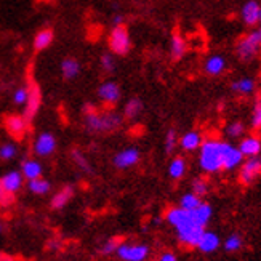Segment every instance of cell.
Segmentation results:
<instances>
[{"mask_svg": "<svg viewBox=\"0 0 261 261\" xmlns=\"http://www.w3.org/2000/svg\"><path fill=\"white\" fill-rule=\"evenodd\" d=\"M259 11L261 7L255 0H250L242 7V19L247 26H255L256 22H259Z\"/></svg>", "mask_w": 261, "mask_h": 261, "instance_id": "cell-22", "label": "cell"}, {"mask_svg": "<svg viewBox=\"0 0 261 261\" xmlns=\"http://www.w3.org/2000/svg\"><path fill=\"white\" fill-rule=\"evenodd\" d=\"M191 188H192V192H194L196 196L199 197H203V196H207L208 194V189H210V185H208V181L205 178H194L191 181Z\"/></svg>", "mask_w": 261, "mask_h": 261, "instance_id": "cell-33", "label": "cell"}, {"mask_svg": "<svg viewBox=\"0 0 261 261\" xmlns=\"http://www.w3.org/2000/svg\"><path fill=\"white\" fill-rule=\"evenodd\" d=\"M84 125L90 133H112L122 127L123 116L116 111H98L92 103H87L82 108Z\"/></svg>", "mask_w": 261, "mask_h": 261, "instance_id": "cell-1", "label": "cell"}, {"mask_svg": "<svg viewBox=\"0 0 261 261\" xmlns=\"http://www.w3.org/2000/svg\"><path fill=\"white\" fill-rule=\"evenodd\" d=\"M261 176V164L256 157L247 159L239 168V181L244 186H250Z\"/></svg>", "mask_w": 261, "mask_h": 261, "instance_id": "cell-8", "label": "cell"}, {"mask_svg": "<svg viewBox=\"0 0 261 261\" xmlns=\"http://www.w3.org/2000/svg\"><path fill=\"white\" fill-rule=\"evenodd\" d=\"M120 87L114 81H106L98 87V98L103 101L105 105L114 106L120 101Z\"/></svg>", "mask_w": 261, "mask_h": 261, "instance_id": "cell-13", "label": "cell"}, {"mask_svg": "<svg viewBox=\"0 0 261 261\" xmlns=\"http://www.w3.org/2000/svg\"><path fill=\"white\" fill-rule=\"evenodd\" d=\"M231 90L239 95H252L255 92V82H253V79L244 77V79H239V81L232 82Z\"/></svg>", "mask_w": 261, "mask_h": 261, "instance_id": "cell-30", "label": "cell"}, {"mask_svg": "<svg viewBox=\"0 0 261 261\" xmlns=\"http://www.w3.org/2000/svg\"><path fill=\"white\" fill-rule=\"evenodd\" d=\"M24 176L19 172V170H11V172L5 173L2 178H0V186H2L5 191H8L10 194H18V192L24 186Z\"/></svg>", "mask_w": 261, "mask_h": 261, "instance_id": "cell-14", "label": "cell"}, {"mask_svg": "<svg viewBox=\"0 0 261 261\" xmlns=\"http://www.w3.org/2000/svg\"><path fill=\"white\" fill-rule=\"evenodd\" d=\"M108 45L112 55H117V56L128 55V51L132 50V39H130V34L125 24L112 28V31L109 32Z\"/></svg>", "mask_w": 261, "mask_h": 261, "instance_id": "cell-3", "label": "cell"}, {"mask_svg": "<svg viewBox=\"0 0 261 261\" xmlns=\"http://www.w3.org/2000/svg\"><path fill=\"white\" fill-rule=\"evenodd\" d=\"M141 154L138 151V147H125V149L119 151L114 157H112V164H114L116 168L119 170H128L132 167H135L140 162Z\"/></svg>", "mask_w": 261, "mask_h": 261, "instance_id": "cell-10", "label": "cell"}, {"mask_svg": "<svg viewBox=\"0 0 261 261\" xmlns=\"http://www.w3.org/2000/svg\"><path fill=\"white\" fill-rule=\"evenodd\" d=\"M202 203V200H200V197L199 196H196L194 192H186V194H183L181 196V200H179V207L181 208H185V210H188V212H192V210H196L199 205Z\"/></svg>", "mask_w": 261, "mask_h": 261, "instance_id": "cell-32", "label": "cell"}, {"mask_svg": "<svg viewBox=\"0 0 261 261\" xmlns=\"http://www.w3.org/2000/svg\"><path fill=\"white\" fill-rule=\"evenodd\" d=\"M252 128L259 132L261 130V96L255 98L253 103V111H252Z\"/></svg>", "mask_w": 261, "mask_h": 261, "instance_id": "cell-36", "label": "cell"}, {"mask_svg": "<svg viewBox=\"0 0 261 261\" xmlns=\"http://www.w3.org/2000/svg\"><path fill=\"white\" fill-rule=\"evenodd\" d=\"M188 51V43L186 40L179 36V34H173L172 40H170V55H172V60L178 61L181 60Z\"/></svg>", "mask_w": 261, "mask_h": 261, "instance_id": "cell-26", "label": "cell"}, {"mask_svg": "<svg viewBox=\"0 0 261 261\" xmlns=\"http://www.w3.org/2000/svg\"><path fill=\"white\" fill-rule=\"evenodd\" d=\"M28 125L29 122L26 120L24 116H18V114H8L4 119V127L7 130V133L11 136L13 140L19 141L24 138V135L28 132Z\"/></svg>", "mask_w": 261, "mask_h": 261, "instance_id": "cell-7", "label": "cell"}, {"mask_svg": "<svg viewBox=\"0 0 261 261\" xmlns=\"http://www.w3.org/2000/svg\"><path fill=\"white\" fill-rule=\"evenodd\" d=\"M61 242H58V241H50L48 242V248H51L53 252H58V250H61Z\"/></svg>", "mask_w": 261, "mask_h": 261, "instance_id": "cell-46", "label": "cell"}, {"mask_svg": "<svg viewBox=\"0 0 261 261\" xmlns=\"http://www.w3.org/2000/svg\"><path fill=\"white\" fill-rule=\"evenodd\" d=\"M56 136L51 132H42L36 136V140L32 143V151L37 157L45 159V157H50L55 154L56 151Z\"/></svg>", "mask_w": 261, "mask_h": 261, "instance_id": "cell-5", "label": "cell"}, {"mask_svg": "<svg viewBox=\"0 0 261 261\" xmlns=\"http://www.w3.org/2000/svg\"><path fill=\"white\" fill-rule=\"evenodd\" d=\"M0 261H19V259L16 256H13V255H8L5 252H0Z\"/></svg>", "mask_w": 261, "mask_h": 261, "instance_id": "cell-45", "label": "cell"}, {"mask_svg": "<svg viewBox=\"0 0 261 261\" xmlns=\"http://www.w3.org/2000/svg\"><path fill=\"white\" fill-rule=\"evenodd\" d=\"M203 232H205V228H200L196 223L192 224H188L185 228L181 229H176V236H178V241L183 244V245H188V247H196L199 245L200 239Z\"/></svg>", "mask_w": 261, "mask_h": 261, "instance_id": "cell-11", "label": "cell"}, {"mask_svg": "<svg viewBox=\"0 0 261 261\" xmlns=\"http://www.w3.org/2000/svg\"><path fill=\"white\" fill-rule=\"evenodd\" d=\"M16 154H18V147L15 143H5L0 146V159H2V161L8 162L11 159H15Z\"/></svg>", "mask_w": 261, "mask_h": 261, "instance_id": "cell-37", "label": "cell"}, {"mask_svg": "<svg viewBox=\"0 0 261 261\" xmlns=\"http://www.w3.org/2000/svg\"><path fill=\"white\" fill-rule=\"evenodd\" d=\"M245 133V125L242 122H231L228 127H226V135L229 136V138H241V136Z\"/></svg>", "mask_w": 261, "mask_h": 261, "instance_id": "cell-40", "label": "cell"}, {"mask_svg": "<svg viewBox=\"0 0 261 261\" xmlns=\"http://www.w3.org/2000/svg\"><path fill=\"white\" fill-rule=\"evenodd\" d=\"M259 22H261V11H259Z\"/></svg>", "mask_w": 261, "mask_h": 261, "instance_id": "cell-49", "label": "cell"}, {"mask_svg": "<svg viewBox=\"0 0 261 261\" xmlns=\"http://www.w3.org/2000/svg\"><path fill=\"white\" fill-rule=\"evenodd\" d=\"M165 220L170 226H173L175 229H181L188 224H192V213L181 208V207H170L165 213Z\"/></svg>", "mask_w": 261, "mask_h": 261, "instance_id": "cell-12", "label": "cell"}, {"mask_svg": "<svg viewBox=\"0 0 261 261\" xmlns=\"http://www.w3.org/2000/svg\"><path fill=\"white\" fill-rule=\"evenodd\" d=\"M149 247L146 244H132V242H122L116 255L122 261H144L149 256Z\"/></svg>", "mask_w": 261, "mask_h": 261, "instance_id": "cell-6", "label": "cell"}, {"mask_svg": "<svg viewBox=\"0 0 261 261\" xmlns=\"http://www.w3.org/2000/svg\"><path fill=\"white\" fill-rule=\"evenodd\" d=\"M143 112V101L140 98H130L125 106H123V119L127 120H135L138 119L140 114Z\"/></svg>", "mask_w": 261, "mask_h": 261, "instance_id": "cell-27", "label": "cell"}, {"mask_svg": "<svg viewBox=\"0 0 261 261\" xmlns=\"http://www.w3.org/2000/svg\"><path fill=\"white\" fill-rule=\"evenodd\" d=\"M28 85H29V98H28V103L24 105L26 109H24V114L22 116L26 117L28 122H31L37 116V112L42 106V90H40L39 84L34 81H31Z\"/></svg>", "mask_w": 261, "mask_h": 261, "instance_id": "cell-9", "label": "cell"}, {"mask_svg": "<svg viewBox=\"0 0 261 261\" xmlns=\"http://www.w3.org/2000/svg\"><path fill=\"white\" fill-rule=\"evenodd\" d=\"M178 136H176V132H175V128H170L168 132H167V135H165V143H164V146H165V152L167 154H172L173 152V149L176 147V144H178Z\"/></svg>", "mask_w": 261, "mask_h": 261, "instance_id": "cell-41", "label": "cell"}, {"mask_svg": "<svg viewBox=\"0 0 261 261\" xmlns=\"http://www.w3.org/2000/svg\"><path fill=\"white\" fill-rule=\"evenodd\" d=\"M239 151L247 159L258 157L261 154V140L253 135L245 136V138H242V141L239 143Z\"/></svg>", "mask_w": 261, "mask_h": 261, "instance_id": "cell-15", "label": "cell"}, {"mask_svg": "<svg viewBox=\"0 0 261 261\" xmlns=\"http://www.w3.org/2000/svg\"><path fill=\"white\" fill-rule=\"evenodd\" d=\"M244 245V241H242V236L241 234H237V232H232L228 236V239L224 241V248H226V252H237V250H241Z\"/></svg>", "mask_w": 261, "mask_h": 261, "instance_id": "cell-35", "label": "cell"}, {"mask_svg": "<svg viewBox=\"0 0 261 261\" xmlns=\"http://www.w3.org/2000/svg\"><path fill=\"white\" fill-rule=\"evenodd\" d=\"M81 69H82V66L79 63V60L71 58V56L61 61V75L64 81H74V79L81 74Z\"/></svg>", "mask_w": 261, "mask_h": 261, "instance_id": "cell-23", "label": "cell"}, {"mask_svg": "<svg viewBox=\"0 0 261 261\" xmlns=\"http://www.w3.org/2000/svg\"><path fill=\"white\" fill-rule=\"evenodd\" d=\"M186 168L188 165L183 157H173V161L168 165V175L173 179H181L186 173Z\"/></svg>", "mask_w": 261, "mask_h": 261, "instance_id": "cell-29", "label": "cell"}, {"mask_svg": "<svg viewBox=\"0 0 261 261\" xmlns=\"http://www.w3.org/2000/svg\"><path fill=\"white\" fill-rule=\"evenodd\" d=\"M74 197V188L72 186H64L61 188L56 194L51 197V202H50V207L53 210H61L64 208L67 203H69Z\"/></svg>", "mask_w": 261, "mask_h": 261, "instance_id": "cell-19", "label": "cell"}, {"mask_svg": "<svg viewBox=\"0 0 261 261\" xmlns=\"http://www.w3.org/2000/svg\"><path fill=\"white\" fill-rule=\"evenodd\" d=\"M0 232H2V224H0Z\"/></svg>", "mask_w": 261, "mask_h": 261, "instance_id": "cell-50", "label": "cell"}, {"mask_svg": "<svg viewBox=\"0 0 261 261\" xmlns=\"http://www.w3.org/2000/svg\"><path fill=\"white\" fill-rule=\"evenodd\" d=\"M258 161H259V164H261V155H259V157H258Z\"/></svg>", "mask_w": 261, "mask_h": 261, "instance_id": "cell-48", "label": "cell"}, {"mask_svg": "<svg viewBox=\"0 0 261 261\" xmlns=\"http://www.w3.org/2000/svg\"><path fill=\"white\" fill-rule=\"evenodd\" d=\"M53 40H55V31L51 28H43V29H40L36 34V37H34V42H32L34 51L40 53L43 50H47L50 45L53 43Z\"/></svg>", "mask_w": 261, "mask_h": 261, "instance_id": "cell-16", "label": "cell"}, {"mask_svg": "<svg viewBox=\"0 0 261 261\" xmlns=\"http://www.w3.org/2000/svg\"><path fill=\"white\" fill-rule=\"evenodd\" d=\"M28 189L29 192H32L34 196H47L50 189H51V185L48 179H45L43 176L37 178V179H31L28 181Z\"/></svg>", "mask_w": 261, "mask_h": 261, "instance_id": "cell-28", "label": "cell"}, {"mask_svg": "<svg viewBox=\"0 0 261 261\" xmlns=\"http://www.w3.org/2000/svg\"><path fill=\"white\" fill-rule=\"evenodd\" d=\"M203 140H202V135L200 132H196V130H191V132H186L183 136L179 138L178 144L183 151H188V152H192L199 149V147L202 146Z\"/></svg>", "mask_w": 261, "mask_h": 261, "instance_id": "cell-18", "label": "cell"}, {"mask_svg": "<svg viewBox=\"0 0 261 261\" xmlns=\"http://www.w3.org/2000/svg\"><path fill=\"white\" fill-rule=\"evenodd\" d=\"M99 63H101V69H103L106 74H112L116 71V60H114V55L112 53L101 55Z\"/></svg>", "mask_w": 261, "mask_h": 261, "instance_id": "cell-38", "label": "cell"}, {"mask_svg": "<svg viewBox=\"0 0 261 261\" xmlns=\"http://www.w3.org/2000/svg\"><path fill=\"white\" fill-rule=\"evenodd\" d=\"M258 34H259V39H261V29H259V31H258Z\"/></svg>", "mask_w": 261, "mask_h": 261, "instance_id": "cell-47", "label": "cell"}, {"mask_svg": "<svg viewBox=\"0 0 261 261\" xmlns=\"http://www.w3.org/2000/svg\"><path fill=\"white\" fill-rule=\"evenodd\" d=\"M191 213H192V220H194V223L197 226H200V228H205V226L208 224V221L212 220L213 210H212V207L208 205V203L202 202L200 205L196 210H192Z\"/></svg>", "mask_w": 261, "mask_h": 261, "instance_id": "cell-25", "label": "cell"}, {"mask_svg": "<svg viewBox=\"0 0 261 261\" xmlns=\"http://www.w3.org/2000/svg\"><path fill=\"white\" fill-rule=\"evenodd\" d=\"M259 48H261V39H259L258 31L247 34V36L239 39L236 43V53L239 56V60L244 63L252 61L258 55Z\"/></svg>", "mask_w": 261, "mask_h": 261, "instance_id": "cell-4", "label": "cell"}, {"mask_svg": "<svg viewBox=\"0 0 261 261\" xmlns=\"http://www.w3.org/2000/svg\"><path fill=\"white\" fill-rule=\"evenodd\" d=\"M15 199H16L15 194H10L8 191H5L2 186H0V207H2V208H7V207H10V205H13V203H15Z\"/></svg>", "mask_w": 261, "mask_h": 261, "instance_id": "cell-42", "label": "cell"}, {"mask_svg": "<svg viewBox=\"0 0 261 261\" xmlns=\"http://www.w3.org/2000/svg\"><path fill=\"white\" fill-rule=\"evenodd\" d=\"M159 261H178V259L173 252H164L161 256H159Z\"/></svg>", "mask_w": 261, "mask_h": 261, "instance_id": "cell-44", "label": "cell"}, {"mask_svg": "<svg viewBox=\"0 0 261 261\" xmlns=\"http://www.w3.org/2000/svg\"><path fill=\"white\" fill-rule=\"evenodd\" d=\"M112 28H117V26H123L125 24V18H123V15H120V13H117V15H114L112 16Z\"/></svg>", "mask_w": 261, "mask_h": 261, "instance_id": "cell-43", "label": "cell"}, {"mask_svg": "<svg viewBox=\"0 0 261 261\" xmlns=\"http://www.w3.org/2000/svg\"><path fill=\"white\" fill-rule=\"evenodd\" d=\"M244 162V155L242 152L239 151V147H234L232 144L228 147V151H226V155H224V164H223V170L226 172H231V170L241 167Z\"/></svg>", "mask_w": 261, "mask_h": 261, "instance_id": "cell-21", "label": "cell"}, {"mask_svg": "<svg viewBox=\"0 0 261 261\" xmlns=\"http://www.w3.org/2000/svg\"><path fill=\"white\" fill-rule=\"evenodd\" d=\"M71 159H72V162L82 170V172L92 173V165H90L87 155L81 149H79V147H74V149L71 151Z\"/></svg>", "mask_w": 261, "mask_h": 261, "instance_id": "cell-31", "label": "cell"}, {"mask_svg": "<svg viewBox=\"0 0 261 261\" xmlns=\"http://www.w3.org/2000/svg\"><path fill=\"white\" fill-rule=\"evenodd\" d=\"M231 144L220 140H205L199 147V167L205 173H218L223 170L224 155Z\"/></svg>", "mask_w": 261, "mask_h": 261, "instance_id": "cell-2", "label": "cell"}, {"mask_svg": "<svg viewBox=\"0 0 261 261\" xmlns=\"http://www.w3.org/2000/svg\"><path fill=\"white\" fill-rule=\"evenodd\" d=\"M220 236L217 232H212V231H205L202 236V239L197 245V248L202 253H213L218 250L220 247Z\"/></svg>", "mask_w": 261, "mask_h": 261, "instance_id": "cell-20", "label": "cell"}, {"mask_svg": "<svg viewBox=\"0 0 261 261\" xmlns=\"http://www.w3.org/2000/svg\"><path fill=\"white\" fill-rule=\"evenodd\" d=\"M203 69H205V72L212 77L215 75H220L224 72L226 69V60L223 58L221 55H212L210 58H207L205 61V66H203Z\"/></svg>", "mask_w": 261, "mask_h": 261, "instance_id": "cell-24", "label": "cell"}, {"mask_svg": "<svg viewBox=\"0 0 261 261\" xmlns=\"http://www.w3.org/2000/svg\"><path fill=\"white\" fill-rule=\"evenodd\" d=\"M123 239L120 236H116V237H111V239H108L103 245H101L99 248V252L103 253V255H112V253H116L119 250V247L122 245Z\"/></svg>", "mask_w": 261, "mask_h": 261, "instance_id": "cell-34", "label": "cell"}, {"mask_svg": "<svg viewBox=\"0 0 261 261\" xmlns=\"http://www.w3.org/2000/svg\"><path fill=\"white\" fill-rule=\"evenodd\" d=\"M19 172L22 173L26 181L37 179L43 175V165L40 164V161H37V159H26V161L21 164Z\"/></svg>", "mask_w": 261, "mask_h": 261, "instance_id": "cell-17", "label": "cell"}, {"mask_svg": "<svg viewBox=\"0 0 261 261\" xmlns=\"http://www.w3.org/2000/svg\"><path fill=\"white\" fill-rule=\"evenodd\" d=\"M28 98H29V85H22L18 87L15 92H13V103L18 106H22L28 103Z\"/></svg>", "mask_w": 261, "mask_h": 261, "instance_id": "cell-39", "label": "cell"}]
</instances>
